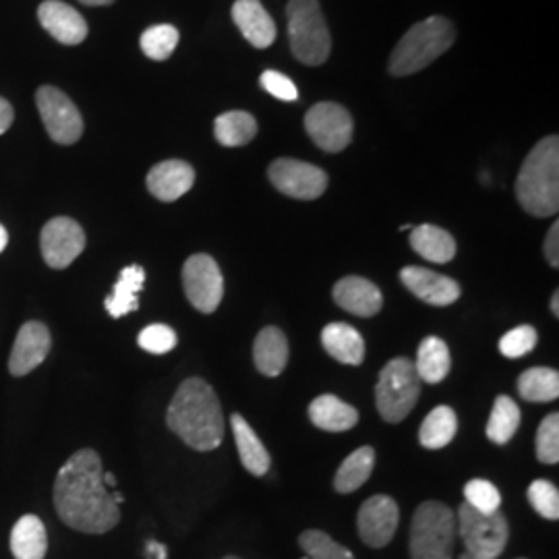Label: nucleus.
<instances>
[{
	"label": "nucleus",
	"mask_w": 559,
	"mask_h": 559,
	"mask_svg": "<svg viewBox=\"0 0 559 559\" xmlns=\"http://www.w3.org/2000/svg\"><path fill=\"white\" fill-rule=\"evenodd\" d=\"M100 454L83 448L60 466L55 480L59 519L85 535H104L120 522L119 506L104 485Z\"/></svg>",
	"instance_id": "1"
},
{
	"label": "nucleus",
	"mask_w": 559,
	"mask_h": 559,
	"mask_svg": "<svg viewBox=\"0 0 559 559\" xmlns=\"http://www.w3.org/2000/svg\"><path fill=\"white\" fill-rule=\"evenodd\" d=\"M166 425L189 448L212 452L224 440L221 400L214 388L200 378L182 381L166 413Z\"/></svg>",
	"instance_id": "2"
},
{
	"label": "nucleus",
	"mask_w": 559,
	"mask_h": 559,
	"mask_svg": "<svg viewBox=\"0 0 559 559\" xmlns=\"http://www.w3.org/2000/svg\"><path fill=\"white\" fill-rule=\"evenodd\" d=\"M516 198L526 214L537 218L556 216L559 210L558 135L540 140L520 168Z\"/></svg>",
	"instance_id": "3"
},
{
	"label": "nucleus",
	"mask_w": 559,
	"mask_h": 559,
	"mask_svg": "<svg viewBox=\"0 0 559 559\" xmlns=\"http://www.w3.org/2000/svg\"><path fill=\"white\" fill-rule=\"evenodd\" d=\"M454 40V25L445 17L433 15L429 20L420 21L396 44L390 57V73L396 78L419 73L433 60L440 59L448 48H452Z\"/></svg>",
	"instance_id": "4"
},
{
	"label": "nucleus",
	"mask_w": 559,
	"mask_h": 559,
	"mask_svg": "<svg viewBox=\"0 0 559 559\" xmlns=\"http://www.w3.org/2000/svg\"><path fill=\"white\" fill-rule=\"evenodd\" d=\"M456 516L441 501H423L411 524V558L452 559Z\"/></svg>",
	"instance_id": "5"
},
{
	"label": "nucleus",
	"mask_w": 559,
	"mask_h": 559,
	"mask_svg": "<svg viewBox=\"0 0 559 559\" xmlns=\"http://www.w3.org/2000/svg\"><path fill=\"white\" fill-rule=\"evenodd\" d=\"M288 15V40L293 55L309 67L323 64L330 50L332 38L328 23L321 15L318 0H290L286 7Z\"/></svg>",
	"instance_id": "6"
},
{
	"label": "nucleus",
	"mask_w": 559,
	"mask_h": 559,
	"mask_svg": "<svg viewBox=\"0 0 559 559\" xmlns=\"http://www.w3.org/2000/svg\"><path fill=\"white\" fill-rule=\"evenodd\" d=\"M420 394V380L413 360H390L381 369L380 381L376 385V402L381 419L400 423L411 415Z\"/></svg>",
	"instance_id": "7"
},
{
	"label": "nucleus",
	"mask_w": 559,
	"mask_h": 559,
	"mask_svg": "<svg viewBox=\"0 0 559 559\" xmlns=\"http://www.w3.org/2000/svg\"><path fill=\"white\" fill-rule=\"evenodd\" d=\"M456 531L466 545V554L473 559H498L510 537L508 520L501 512L483 514L462 503L456 519Z\"/></svg>",
	"instance_id": "8"
},
{
	"label": "nucleus",
	"mask_w": 559,
	"mask_h": 559,
	"mask_svg": "<svg viewBox=\"0 0 559 559\" xmlns=\"http://www.w3.org/2000/svg\"><path fill=\"white\" fill-rule=\"evenodd\" d=\"M182 288L189 302L201 313H214L224 297V278L212 255H191L182 265Z\"/></svg>",
	"instance_id": "9"
},
{
	"label": "nucleus",
	"mask_w": 559,
	"mask_h": 559,
	"mask_svg": "<svg viewBox=\"0 0 559 559\" xmlns=\"http://www.w3.org/2000/svg\"><path fill=\"white\" fill-rule=\"evenodd\" d=\"M305 129L320 150L338 154L353 141L355 122L344 106L334 102H320L307 112Z\"/></svg>",
	"instance_id": "10"
},
{
	"label": "nucleus",
	"mask_w": 559,
	"mask_h": 559,
	"mask_svg": "<svg viewBox=\"0 0 559 559\" xmlns=\"http://www.w3.org/2000/svg\"><path fill=\"white\" fill-rule=\"evenodd\" d=\"M41 122L50 140L60 145H71L83 135V119L78 106L52 85H44L36 94Z\"/></svg>",
	"instance_id": "11"
},
{
	"label": "nucleus",
	"mask_w": 559,
	"mask_h": 559,
	"mask_svg": "<svg viewBox=\"0 0 559 559\" xmlns=\"http://www.w3.org/2000/svg\"><path fill=\"white\" fill-rule=\"evenodd\" d=\"M267 177L280 193L293 200H318L328 189V175L309 162L280 158L270 166Z\"/></svg>",
	"instance_id": "12"
},
{
	"label": "nucleus",
	"mask_w": 559,
	"mask_h": 559,
	"mask_svg": "<svg viewBox=\"0 0 559 559\" xmlns=\"http://www.w3.org/2000/svg\"><path fill=\"white\" fill-rule=\"evenodd\" d=\"M40 247L41 258L52 270H64L83 253L85 233L78 222L59 216L41 228Z\"/></svg>",
	"instance_id": "13"
},
{
	"label": "nucleus",
	"mask_w": 559,
	"mask_h": 559,
	"mask_svg": "<svg viewBox=\"0 0 559 559\" xmlns=\"http://www.w3.org/2000/svg\"><path fill=\"white\" fill-rule=\"evenodd\" d=\"M399 522V503L390 496H373L360 506L357 516L360 540L373 549H381L394 539Z\"/></svg>",
	"instance_id": "14"
},
{
	"label": "nucleus",
	"mask_w": 559,
	"mask_h": 559,
	"mask_svg": "<svg viewBox=\"0 0 559 559\" xmlns=\"http://www.w3.org/2000/svg\"><path fill=\"white\" fill-rule=\"evenodd\" d=\"M52 346V338L48 328L41 321H27L21 325L20 334L13 344L11 359H9V371L15 378H23L32 373L36 367L48 357Z\"/></svg>",
	"instance_id": "15"
},
{
	"label": "nucleus",
	"mask_w": 559,
	"mask_h": 559,
	"mask_svg": "<svg viewBox=\"0 0 559 559\" xmlns=\"http://www.w3.org/2000/svg\"><path fill=\"white\" fill-rule=\"evenodd\" d=\"M400 280L417 299L436 307H448L460 299V284L456 280L425 267L408 265L400 272Z\"/></svg>",
	"instance_id": "16"
},
{
	"label": "nucleus",
	"mask_w": 559,
	"mask_h": 559,
	"mask_svg": "<svg viewBox=\"0 0 559 559\" xmlns=\"http://www.w3.org/2000/svg\"><path fill=\"white\" fill-rule=\"evenodd\" d=\"M41 27L60 44L78 46L87 38V23L73 7L60 0H46L38 9Z\"/></svg>",
	"instance_id": "17"
},
{
	"label": "nucleus",
	"mask_w": 559,
	"mask_h": 559,
	"mask_svg": "<svg viewBox=\"0 0 559 559\" xmlns=\"http://www.w3.org/2000/svg\"><path fill=\"white\" fill-rule=\"evenodd\" d=\"M195 182V170L182 160H166L156 164L147 175V189L156 200L177 201L191 191Z\"/></svg>",
	"instance_id": "18"
},
{
	"label": "nucleus",
	"mask_w": 559,
	"mask_h": 559,
	"mask_svg": "<svg viewBox=\"0 0 559 559\" xmlns=\"http://www.w3.org/2000/svg\"><path fill=\"white\" fill-rule=\"evenodd\" d=\"M334 300L344 311L357 318H373L381 311L383 295L373 282L360 276H346L336 282Z\"/></svg>",
	"instance_id": "19"
},
{
	"label": "nucleus",
	"mask_w": 559,
	"mask_h": 559,
	"mask_svg": "<svg viewBox=\"0 0 559 559\" xmlns=\"http://www.w3.org/2000/svg\"><path fill=\"white\" fill-rule=\"evenodd\" d=\"M233 21L239 25L245 40L255 48H270L276 40V23L260 0H237L233 4Z\"/></svg>",
	"instance_id": "20"
},
{
	"label": "nucleus",
	"mask_w": 559,
	"mask_h": 559,
	"mask_svg": "<svg viewBox=\"0 0 559 559\" xmlns=\"http://www.w3.org/2000/svg\"><path fill=\"white\" fill-rule=\"evenodd\" d=\"M253 360L258 371L267 378H276L284 371L288 362V340L280 328L267 325L261 330L253 344Z\"/></svg>",
	"instance_id": "21"
},
{
	"label": "nucleus",
	"mask_w": 559,
	"mask_h": 559,
	"mask_svg": "<svg viewBox=\"0 0 559 559\" xmlns=\"http://www.w3.org/2000/svg\"><path fill=\"white\" fill-rule=\"evenodd\" d=\"M321 344L330 357L342 365H360L365 360V340L348 323H330L321 332Z\"/></svg>",
	"instance_id": "22"
},
{
	"label": "nucleus",
	"mask_w": 559,
	"mask_h": 559,
	"mask_svg": "<svg viewBox=\"0 0 559 559\" xmlns=\"http://www.w3.org/2000/svg\"><path fill=\"white\" fill-rule=\"evenodd\" d=\"M309 419L323 431L344 433L359 423V411L332 394H325L309 404Z\"/></svg>",
	"instance_id": "23"
},
{
	"label": "nucleus",
	"mask_w": 559,
	"mask_h": 559,
	"mask_svg": "<svg viewBox=\"0 0 559 559\" xmlns=\"http://www.w3.org/2000/svg\"><path fill=\"white\" fill-rule=\"evenodd\" d=\"M143 284H145V270L141 265H127L120 272L112 295L104 300V307L110 313V318L119 320L127 313H133L140 309L138 295L143 290Z\"/></svg>",
	"instance_id": "24"
},
{
	"label": "nucleus",
	"mask_w": 559,
	"mask_h": 559,
	"mask_svg": "<svg viewBox=\"0 0 559 559\" xmlns=\"http://www.w3.org/2000/svg\"><path fill=\"white\" fill-rule=\"evenodd\" d=\"M230 425H233V433H235V443L239 448L240 462L242 466L255 475V477H263L270 471V454L265 450V445L261 443L258 433L253 431V427L245 420L240 415H233L230 417Z\"/></svg>",
	"instance_id": "25"
},
{
	"label": "nucleus",
	"mask_w": 559,
	"mask_h": 559,
	"mask_svg": "<svg viewBox=\"0 0 559 559\" xmlns=\"http://www.w3.org/2000/svg\"><path fill=\"white\" fill-rule=\"evenodd\" d=\"M411 247L419 253L423 260L431 263H448L456 258V240L454 237L443 230L440 226L433 224H420L413 228L411 235Z\"/></svg>",
	"instance_id": "26"
},
{
	"label": "nucleus",
	"mask_w": 559,
	"mask_h": 559,
	"mask_svg": "<svg viewBox=\"0 0 559 559\" xmlns=\"http://www.w3.org/2000/svg\"><path fill=\"white\" fill-rule=\"evenodd\" d=\"M48 551L46 526L38 516L25 514L11 533V554L15 559H44Z\"/></svg>",
	"instance_id": "27"
},
{
	"label": "nucleus",
	"mask_w": 559,
	"mask_h": 559,
	"mask_svg": "<svg viewBox=\"0 0 559 559\" xmlns=\"http://www.w3.org/2000/svg\"><path fill=\"white\" fill-rule=\"evenodd\" d=\"M450 367H452V359H450L448 344L443 340L429 336L420 342L417 362H415L420 381L440 383L448 378Z\"/></svg>",
	"instance_id": "28"
},
{
	"label": "nucleus",
	"mask_w": 559,
	"mask_h": 559,
	"mask_svg": "<svg viewBox=\"0 0 559 559\" xmlns=\"http://www.w3.org/2000/svg\"><path fill=\"white\" fill-rule=\"evenodd\" d=\"M376 464V450L369 445H362L355 450L348 459L342 462V466L334 477V487L338 493H353L360 489L373 473Z\"/></svg>",
	"instance_id": "29"
},
{
	"label": "nucleus",
	"mask_w": 559,
	"mask_h": 559,
	"mask_svg": "<svg viewBox=\"0 0 559 559\" xmlns=\"http://www.w3.org/2000/svg\"><path fill=\"white\" fill-rule=\"evenodd\" d=\"M459 420L450 406L433 408L420 425L419 441L427 450H441L456 438Z\"/></svg>",
	"instance_id": "30"
},
{
	"label": "nucleus",
	"mask_w": 559,
	"mask_h": 559,
	"mask_svg": "<svg viewBox=\"0 0 559 559\" xmlns=\"http://www.w3.org/2000/svg\"><path fill=\"white\" fill-rule=\"evenodd\" d=\"M214 135L224 147H240L258 135V122L242 110H230L214 122Z\"/></svg>",
	"instance_id": "31"
},
{
	"label": "nucleus",
	"mask_w": 559,
	"mask_h": 559,
	"mask_svg": "<svg viewBox=\"0 0 559 559\" xmlns=\"http://www.w3.org/2000/svg\"><path fill=\"white\" fill-rule=\"evenodd\" d=\"M519 394L526 402H554L559 396V373L549 367H533L519 378Z\"/></svg>",
	"instance_id": "32"
},
{
	"label": "nucleus",
	"mask_w": 559,
	"mask_h": 559,
	"mask_svg": "<svg viewBox=\"0 0 559 559\" xmlns=\"http://www.w3.org/2000/svg\"><path fill=\"white\" fill-rule=\"evenodd\" d=\"M519 427V404L510 396H498L489 423H487V438L498 445H503L514 438Z\"/></svg>",
	"instance_id": "33"
},
{
	"label": "nucleus",
	"mask_w": 559,
	"mask_h": 559,
	"mask_svg": "<svg viewBox=\"0 0 559 559\" xmlns=\"http://www.w3.org/2000/svg\"><path fill=\"white\" fill-rule=\"evenodd\" d=\"M177 44H179L177 27L166 25V23L147 27L141 36V50L147 59L152 60L170 59Z\"/></svg>",
	"instance_id": "34"
},
{
	"label": "nucleus",
	"mask_w": 559,
	"mask_h": 559,
	"mask_svg": "<svg viewBox=\"0 0 559 559\" xmlns=\"http://www.w3.org/2000/svg\"><path fill=\"white\" fill-rule=\"evenodd\" d=\"M299 545L309 559H355L350 549L323 531H305L299 537Z\"/></svg>",
	"instance_id": "35"
},
{
	"label": "nucleus",
	"mask_w": 559,
	"mask_h": 559,
	"mask_svg": "<svg viewBox=\"0 0 559 559\" xmlns=\"http://www.w3.org/2000/svg\"><path fill=\"white\" fill-rule=\"evenodd\" d=\"M464 498L473 510L483 512V514H493L500 512L501 493L500 489L485 479H473L466 483L464 487Z\"/></svg>",
	"instance_id": "36"
},
{
	"label": "nucleus",
	"mask_w": 559,
	"mask_h": 559,
	"mask_svg": "<svg viewBox=\"0 0 559 559\" xmlns=\"http://www.w3.org/2000/svg\"><path fill=\"white\" fill-rule=\"evenodd\" d=\"M528 501L543 519H559V491L554 483L545 479L533 480L528 487Z\"/></svg>",
	"instance_id": "37"
},
{
	"label": "nucleus",
	"mask_w": 559,
	"mask_h": 559,
	"mask_svg": "<svg viewBox=\"0 0 559 559\" xmlns=\"http://www.w3.org/2000/svg\"><path fill=\"white\" fill-rule=\"evenodd\" d=\"M537 342L539 336L533 325H519L500 340V353L508 359H520L531 350H535Z\"/></svg>",
	"instance_id": "38"
},
{
	"label": "nucleus",
	"mask_w": 559,
	"mask_h": 559,
	"mask_svg": "<svg viewBox=\"0 0 559 559\" xmlns=\"http://www.w3.org/2000/svg\"><path fill=\"white\" fill-rule=\"evenodd\" d=\"M537 459L543 464H558L559 462V415H547L537 431Z\"/></svg>",
	"instance_id": "39"
},
{
	"label": "nucleus",
	"mask_w": 559,
	"mask_h": 559,
	"mask_svg": "<svg viewBox=\"0 0 559 559\" xmlns=\"http://www.w3.org/2000/svg\"><path fill=\"white\" fill-rule=\"evenodd\" d=\"M138 342L145 353L166 355L177 346V332L164 323H154V325H147L145 330H141Z\"/></svg>",
	"instance_id": "40"
},
{
	"label": "nucleus",
	"mask_w": 559,
	"mask_h": 559,
	"mask_svg": "<svg viewBox=\"0 0 559 559\" xmlns=\"http://www.w3.org/2000/svg\"><path fill=\"white\" fill-rule=\"evenodd\" d=\"M261 87L272 94L274 98L282 102H295L299 98V90L293 81L288 80L286 75H282L278 71H265L261 75Z\"/></svg>",
	"instance_id": "41"
},
{
	"label": "nucleus",
	"mask_w": 559,
	"mask_h": 559,
	"mask_svg": "<svg viewBox=\"0 0 559 559\" xmlns=\"http://www.w3.org/2000/svg\"><path fill=\"white\" fill-rule=\"evenodd\" d=\"M545 258L549 261L551 267H558L559 265V224L554 222V226L549 228L547 233V239H545Z\"/></svg>",
	"instance_id": "42"
},
{
	"label": "nucleus",
	"mask_w": 559,
	"mask_h": 559,
	"mask_svg": "<svg viewBox=\"0 0 559 559\" xmlns=\"http://www.w3.org/2000/svg\"><path fill=\"white\" fill-rule=\"evenodd\" d=\"M11 124H13V106L4 98H0V135H4Z\"/></svg>",
	"instance_id": "43"
},
{
	"label": "nucleus",
	"mask_w": 559,
	"mask_h": 559,
	"mask_svg": "<svg viewBox=\"0 0 559 559\" xmlns=\"http://www.w3.org/2000/svg\"><path fill=\"white\" fill-rule=\"evenodd\" d=\"M145 558L168 559V549H166L162 543H156V540H147V545H145Z\"/></svg>",
	"instance_id": "44"
},
{
	"label": "nucleus",
	"mask_w": 559,
	"mask_h": 559,
	"mask_svg": "<svg viewBox=\"0 0 559 559\" xmlns=\"http://www.w3.org/2000/svg\"><path fill=\"white\" fill-rule=\"evenodd\" d=\"M102 479H104L106 489H108V487H110V489H115V487H117V477H115L112 473H104V477H102Z\"/></svg>",
	"instance_id": "45"
},
{
	"label": "nucleus",
	"mask_w": 559,
	"mask_h": 559,
	"mask_svg": "<svg viewBox=\"0 0 559 559\" xmlns=\"http://www.w3.org/2000/svg\"><path fill=\"white\" fill-rule=\"evenodd\" d=\"M7 242H9V235H7V228L0 224V253L7 249Z\"/></svg>",
	"instance_id": "46"
},
{
	"label": "nucleus",
	"mask_w": 559,
	"mask_h": 559,
	"mask_svg": "<svg viewBox=\"0 0 559 559\" xmlns=\"http://www.w3.org/2000/svg\"><path fill=\"white\" fill-rule=\"evenodd\" d=\"M83 4H87V7H106V4H112L115 0H80Z\"/></svg>",
	"instance_id": "47"
},
{
	"label": "nucleus",
	"mask_w": 559,
	"mask_h": 559,
	"mask_svg": "<svg viewBox=\"0 0 559 559\" xmlns=\"http://www.w3.org/2000/svg\"><path fill=\"white\" fill-rule=\"evenodd\" d=\"M551 311H554V316L559 318V293L556 290L554 293V297H551Z\"/></svg>",
	"instance_id": "48"
},
{
	"label": "nucleus",
	"mask_w": 559,
	"mask_h": 559,
	"mask_svg": "<svg viewBox=\"0 0 559 559\" xmlns=\"http://www.w3.org/2000/svg\"><path fill=\"white\" fill-rule=\"evenodd\" d=\"M112 500H115V503H117V506H120V503L124 501V498H122V493H112Z\"/></svg>",
	"instance_id": "49"
},
{
	"label": "nucleus",
	"mask_w": 559,
	"mask_h": 559,
	"mask_svg": "<svg viewBox=\"0 0 559 559\" xmlns=\"http://www.w3.org/2000/svg\"><path fill=\"white\" fill-rule=\"evenodd\" d=\"M459 559H473V558H471V556H468V554H466V551H464V554H462V556H460Z\"/></svg>",
	"instance_id": "50"
},
{
	"label": "nucleus",
	"mask_w": 559,
	"mask_h": 559,
	"mask_svg": "<svg viewBox=\"0 0 559 559\" xmlns=\"http://www.w3.org/2000/svg\"><path fill=\"white\" fill-rule=\"evenodd\" d=\"M224 559H240V558H237V556H226V558Z\"/></svg>",
	"instance_id": "51"
},
{
	"label": "nucleus",
	"mask_w": 559,
	"mask_h": 559,
	"mask_svg": "<svg viewBox=\"0 0 559 559\" xmlns=\"http://www.w3.org/2000/svg\"><path fill=\"white\" fill-rule=\"evenodd\" d=\"M302 559H309V558H302Z\"/></svg>",
	"instance_id": "52"
}]
</instances>
